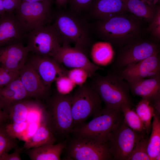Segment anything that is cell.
<instances>
[{
    "instance_id": "1",
    "label": "cell",
    "mask_w": 160,
    "mask_h": 160,
    "mask_svg": "<svg viewBox=\"0 0 160 160\" xmlns=\"http://www.w3.org/2000/svg\"><path fill=\"white\" fill-rule=\"evenodd\" d=\"M143 21L126 12L98 20L95 30L102 39L120 48L142 38Z\"/></svg>"
},
{
    "instance_id": "2",
    "label": "cell",
    "mask_w": 160,
    "mask_h": 160,
    "mask_svg": "<svg viewBox=\"0 0 160 160\" xmlns=\"http://www.w3.org/2000/svg\"><path fill=\"white\" fill-rule=\"evenodd\" d=\"M90 85L109 109L121 110L122 106L131 107L133 103L129 84L114 71L104 76L96 73L92 76Z\"/></svg>"
},
{
    "instance_id": "3",
    "label": "cell",
    "mask_w": 160,
    "mask_h": 160,
    "mask_svg": "<svg viewBox=\"0 0 160 160\" xmlns=\"http://www.w3.org/2000/svg\"><path fill=\"white\" fill-rule=\"evenodd\" d=\"M71 96L58 93L49 99L44 109L42 122L56 138L67 136L73 128Z\"/></svg>"
},
{
    "instance_id": "4",
    "label": "cell",
    "mask_w": 160,
    "mask_h": 160,
    "mask_svg": "<svg viewBox=\"0 0 160 160\" xmlns=\"http://www.w3.org/2000/svg\"><path fill=\"white\" fill-rule=\"evenodd\" d=\"M123 118L121 110L105 107L89 121L73 128L71 133L75 137L106 143L113 129Z\"/></svg>"
},
{
    "instance_id": "5",
    "label": "cell",
    "mask_w": 160,
    "mask_h": 160,
    "mask_svg": "<svg viewBox=\"0 0 160 160\" xmlns=\"http://www.w3.org/2000/svg\"><path fill=\"white\" fill-rule=\"evenodd\" d=\"M52 25L62 44L73 43L75 47L87 52L90 42L88 30L85 24L75 13L67 12L58 13Z\"/></svg>"
},
{
    "instance_id": "6",
    "label": "cell",
    "mask_w": 160,
    "mask_h": 160,
    "mask_svg": "<svg viewBox=\"0 0 160 160\" xmlns=\"http://www.w3.org/2000/svg\"><path fill=\"white\" fill-rule=\"evenodd\" d=\"M102 103L99 95L90 84L84 83L78 86L71 96L73 128L98 114L103 109Z\"/></svg>"
},
{
    "instance_id": "7",
    "label": "cell",
    "mask_w": 160,
    "mask_h": 160,
    "mask_svg": "<svg viewBox=\"0 0 160 160\" xmlns=\"http://www.w3.org/2000/svg\"><path fill=\"white\" fill-rule=\"evenodd\" d=\"M145 134L131 129L123 118L113 129L106 143L113 160H128L136 143Z\"/></svg>"
},
{
    "instance_id": "8",
    "label": "cell",
    "mask_w": 160,
    "mask_h": 160,
    "mask_svg": "<svg viewBox=\"0 0 160 160\" xmlns=\"http://www.w3.org/2000/svg\"><path fill=\"white\" fill-rule=\"evenodd\" d=\"M52 2L21 1L14 14L26 33L49 24L51 20Z\"/></svg>"
},
{
    "instance_id": "9",
    "label": "cell",
    "mask_w": 160,
    "mask_h": 160,
    "mask_svg": "<svg viewBox=\"0 0 160 160\" xmlns=\"http://www.w3.org/2000/svg\"><path fill=\"white\" fill-rule=\"evenodd\" d=\"M159 47L158 42L142 38L129 43L120 48L113 65V70L117 71L159 52Z\"/></svg>"
},
{
    "instance_id": "10",
    "label": "cell",
    "mask_w": 160,
    "mask_h": 160,
    "mask_svg": "<svg viewBox=\"0 0 160 160\" xmlns=\"http://www.w3.org/2000/svg\"><path fill=\"white\" fill-rule=\"evenodd\" d=\"M26 46L33 54L52 57L62 42L52 25L49 24L26 33Z\"/></svg>"
},
{
    "instance_id": "11",
    "label": "cell",
    "mask_w": 160,
    "mask_h": 160,
    "mask_svg": "<svg viewBox=\"0 0 160 160\" xmlns=\"http://www.w3.org/2000/svg\"><path fill=\"white\" fill-rule=\"evenodd\" d=\"M67 157L75 160H113L106 143L75 137L70 142Z\"/></svg>"
},
{
    "instance_id": "12",
    "label": "cell",
    "mask_w": 160,
    "mask_h": 160,
    "mask_svg": "<svg viewBox=\"0 0 160 160\" xmlns=\"http://www.w3.org/2000/svg\"><path fill=\"white\" fill-rule=\"evenodd\" d=\"M87 53L81 49L76 47H71L68 44H63L52 57L60 64H63L71 69H84L91 78L101 68L90 61Z\"/></svg>"
},
{
    "instance_id": "13",
    "label": "cell",
    "mask_w": 160,
    "mask_h": 160,
    "mask_svg": "<svg viewBox=\"0 0 160 160\" xmlns=\"http://www.w3.org/2000/svg\"><path fill=\"white\" fill-rule=\"evenodd\" d=\"M116 71L127 82L160 74L159 52L140 61L129 64Z\"/></svg>"
},
{
    "instance_id": "14",
    "label": "cell",
    "mask_w": 160,
    "mask_h": 160,
    "mask_svg": "<svg viewBox=\"0 0 160 160\" xmlns=\"http://www.w3.org/2000/svg\"><path fill=\"white\" fill-rule=\"evenodd\" d=\"M28 62L35 70L44 85L48 88L59 78L67 75V70L53 58L33 54Z\"/></svg>"
},
{
    "instance_id": "15",
    "label": "cell",
    "mask_w": 160,
    "mask_h": 160,
    "mask_svg": "<svg viewBox=\"0 0 160 160\" xmlns=\"http://www.w3.org/2000/svg\"><path fill=\"white\" fill-rule=\"evenodd\" d=\"M30 50L22 43L0 47V66L7 70L19 72L26 63Z\"/></svg>"
},
{
    "instance_id": "16",
    "label": "cell",
    "mask_w": 160,
    "mask_h": 160,
    "mask_svg": "<svg viewBox=\"0 0 160 160\" xmlns=\"http://www.w3.org/2000/svg\"><path fill=\"white\" fill-rule=\"evenodd\" d=\"M19 77L28 97L37 99L47 97L49 88L28 61L20 71Z\"/></svg>"
},
{
    "instance_id": "17",
    "label": "cell",
    "mask_w": 160,
    "mask_h": 160,
    "mask_svg": "<svg viewBox=\"0 0 160 160\" xmlns=\"http://www.w3.org/2000/svg\"><path fill=\"white\" fill-rule=\"evenodd\" d=\"M26 34L14 12H5L0 17V47L22 43Z\"/></svg>"
},
{
    "instance_id": "18",
    "label": "cell",
    "mask_w": 160,
    "mask_h": 160,
    "mask_svg": "<svg viewBox=\"0 0 160 160\" xmlns=\"http://www.w3.org/2000/svg\"><path fill=\"white\" fill-rule=\"evenodd\" d=\"M128 83L130 92L135 96L150 102L160 97V74Z\"/></svg>"
},
{
    "instance_id": "19",
    "label": "cell",
    "mask_w": 160,
    "mask_h": 160,
    "mask_svg": "<svg viewBox=\"0 0 160 160\" xmlns=\"http://www.w3.org/2000/svg\"><path fill=\"white\" fill-rule=\"evenodd\" d=\"M28 97L19 76L7 85L0 87V106L6 113L15 103Z\"/></svg>"
},
{
    "instance_id": "20",
    "label": "cell",
    "mask_w": 160,
    "mask_h": 160,
    "mask_svg": "<svg viewBox=\"0 0 160 160\" xmlns=\"http://www.w3.org/2000/svg\"><path fill=\"white\" fill-rule=\"evenodd\" d=\"M90 6L92 15L98 20L129 12L122 0H94Z\"/></svg>"
},
{
    "instance_id": "21",
    "label": "cell",
    "mask_w": 160,
    "mask_h": 160,
    "mask_svg": "<svg viewBox=\"0 0 160 160\" xmlns=\"http://www.w3.org/2000/svg\"><path fill=\"white\" fill-rule=\"evenodd\" d=\"M65 142L32 148L25 151L31 160H59L65 147Z\"/></svg>"
},
{
    "instance_id": "22",
    "label": "cell",
    "mask_w": 160,
    "mask_h": 160,
    "mask_svg": "<svg viewBox=\"0 0 160 160\" xmlns=\"http://www.w3.org/2000/svg\"><path fill=\"white\" fill-rule=\"evenodd\" d=\"M42 107L36 102L25 99L13 104L9 108L7 113L11 123H21L25 121L30 111Z\"/></svg>"
},
{
    "instance_id": "23",
    "label": "cell",
    "mask_w": 160,
    "mask_h": 160,
    "mask_svg": "<svg viewBox=\"0 0 160 160\" xmlns=\"http://www.w3.org/2000/svg\"><path fill=\"white\" fill-rule=\"evenodd\" d=\"M56 138L43 122L35 133L25 140L22 148L25 150L44 145L53 144Z\"/></svg>"
},
{
    "instance_id": "24",
    "label": "cell",
    "mask_w": 160,
    "mask_h": 160,
    "mask_svg": "<svg viewBox=\"0 0 160 160\" xmlns=\"http://www.w3.org/2000/svg\"><path fill=\"white\" fill-rule=\"evenodd\" d=\"M128 11L140 19L150 23L158 7L150 5L142 0H122Z\"/></svg>"
},
{
    "instance_id": "25",
    "label": "cell",
    "mask_w": 160,
    "mask_h": 160,
    "mask_svg": "<svg viewBox=\"0 0 160 160\" xmlns=\"http://www.w3.org/2000/svg\"><path fill=\"white\" fill-rule=\"evenodd\" d=\"M114 51L112 45L106 41H100L93 44L91 48L90 55L93 63L99 65H105L112 60Z\"/></svg>"
},
{
    "instance_id": "26",
    "label": "cell",
    "mask_w": 160,
    "mask_h": 160,
    "mask_svg": "<svg viewBox=\"0 0 160 160\" xmlns=\"http://www.w3.org/2000/svg\"><path fill=\"white\" fill-rule=\"evenodd\" d=\"M159 114L155 111L151 124L152 130L149 138L147 152L150 160H154L156 155L160 153V120Z\"/></svg>"
},
{
    "instance_id": "27",
    "label": "cell",
    "mask_w": 160,
    "mask_h": 160,
    "mask_svg": "<svg viewBox=\"0 0 160 160\" xmlns=\"http://www.w3.org/2000/svg\"><path fill=\"white\" fill-rule=\"evenodd\" d=\"M144 124L146 133L148 134L151 127V121L155 115L154 108L148 100L142 99L136 107L135 111Z\"/></svg>"
},
{
    "instance_id": "28",
    "label": "cell",
    "mask_w": 160,
    "mask_h": 160,
    "mask_svg": "<svg viewBox=\"0 0 160 160\" xmlns=\"http://www.w3.org/2000/svg\"><path fill=\"white\" fill-rule=\"evenodd\" d=\"M121 110L124 121L129 127L136 132L146 133L145 126L135 111L127 105L122 106Z\"/></svg>"
},
{
    "instance_id": "29",
    "label": "cell",
    "mask_w": 160,
    "mask_h": 160,
    "mask_svg": "<svg viewBox=\"0 0 160 160\" xmlns=\"http://www.w3.org/2000/svg\"><path fill=\"white\" fill-rule=\"evenodd\" d=\"M148 138L145 136L137 142L128 160H150L147 150Z\"/></svg>"
},
{
    "instance_id": "30",
    "label": "cell",
    "mask_w": 160,
    "mask_h": 160,
    "mask_svg": "<svg viewBox=\"0 0 160 160\" xmlns=\"http://www.w3.org/2000/svg\"><path fill=\"white\" fill-rule=\"evenodd\" d=\"M4 127H0V158L4 153H8L18 145L17 139L10 136Z\"/></svg>"
},
{
    "instance_id": "31",
    "label": "cell",
    "mask_w": 160,
    "mask_h": 160,
    "mask_svg": "<svg viewBox=\"0 0 160 160\" xmlns=\"http://www.w3.org/2000/svg\"><path fill=\"white\" fill-rule=\"evenodd\" d=\"M27 123L25 121L19 123H8L5 125L4 128L10 136L23 140H25V137L27 131Z\"/></svg>"
},
{
    "instance_id": "32",
    "label": "cell",
    "mask_w": 160,
    "mask_h": 160,
    "mask_svg": "<svg viewBox=\"0 0 160 160\" xmlns=\"http://www.w3.org/2000/svg\"><path fill=\"white\" fill-rule=\"evenodd\" d=\"M67 75L75 85L78 86L83 85L88 77H90L87 71L82 68H74L67 70Z\"/></svg>"
},
{
    "instance_id": "33",
    "label": "cell",
    "mask_w": 160,
    "mask_h": 160,
    "mask_svg": "<svg viewBox=\"0 0 160 160\" xmlns=\"http://www.w3.org/2000/svg\"><path fill=\"white\" fill-rule=\"evenodd\" d=\"M55 81L58 93L63 95L69 94L76 85L67 75L60 76Z\"/></svg>"
},
{
    "instance_id": "34",
    "label": "cell",
    "mask_w": 160,
    "mask_h": 160,
    "mask_svg": "<svg viewBox=\"0 0 160 160\" xmlns=\"http://www.w3.org/2000/svg\"><path fill=\"white\" fill-rule=\"evenodd\" d=\"M147 30L154 39V41L158 42L160 40V8L158 7L156 15L150 23Z\"/></svg>"
},
{
    "instance_id": "35",
    "label": "cell",
    "mask_w": 160,
    "mask_h": 160,
    "mask_svg": "<svg viewBox=\"0 0 160 160\" xmlns=\"http://www.w3.org/2000/svg\"><path fill=\"white\" fill-rule=\"evenodd\" d=\"M19 74V72L11 71L0 66V87L8 84L17 77Z\"/></svg>"
},
{
    "instance_id": "36",
    "label": "cell",
    "mask_w": 160,
    "mask_h": 160,
    "mask_svg": "<svg viewBox=\"0 0 160 160\" xmlns=\"http://www.w3.org/2000/svg\"><path fill=\"white\" fill-rule=\"evenodd\" d=\"M94 0H70L75 12H79L89 7Z\"/></svg>"
},
{
    "instance_id": "37",
    "label": "cell",
    "mask_w": 160,
    "mask_h": 160,
    "mask_svg": "<svg viewBox=\"0 0 160 160\" xmlns=\"http://www.w3.org/2000/svg\"><path fill=\"white\" fill-rule=\"evenodd\" d=\"M23 150L22 148L17 145L13 152L10 154L8 153H4L0 158V160H21L20 154Z\"/></svg>"
},
{
    "instance_id": "38",
    "label": "cell",
    "mask_w": 160,
    "mask_h": 160,
    "mask_svg": "<svg viewBox=\"0 0 160 160\" xmlns=\"http://www.w3.org/2000/svg\"><path fill=\"white\" fill-rule=\"evenodd\" d=\"M6 12H14L22 0H2Z\"/></svg>"
},
{
    "instance_id": "39",
    "label": "cell",
    "mask_w": 160,
    "mask_h": 160,
    "mask_svg": "<svg viewBox=\"0 0 160 160\" xmlns=\"http://www.w3.org/2000/svg\"><path fill=\"white\" fill-rule=\"evenodd\" d=\"M8 120L7 114L0 106V127H4Z\"/></svg>"
},
{
    "instance_id": "40",
    "label": "cell",
    "mask_w": 160,
    "mask_h": 160,
    "mask_svg": "<svg viewBox=\"0 0 160 160\" xmlns=\"http://www.w3.org/2000/svg\"><path fill=\"white\" fill-rule=\"evenodd\" d=\"M148 4L153 6H156V4L160 1V0H142Z\"/></svg>"
},
{
    "instance_id": "41",
    "label": "cell",
    "mask_w": 160,
    "mask_h": 160,
    "mask_svg": "<svg viewBox=\"0 0 160 160\" xmlns=\"http://www.w3.org/2000/svg\"><path fill=\"white\" fill-rule=\"evenodd\" d=\"M5 12L3 6V0H0V17L3 15Z\"/></svg>"
},
{
    "instance_id": "42",
    "label": "cell",
    "mask_w": 160,
    "mask_h": 160,
    "mask_svg": "<svg viewBox=\"0 0 160 160\" xmlns=\"http://www.w3.org/2000/svg\"><path fill=\"white\" fill-rule=\"evenodd\" d=\"M68 1V0H55L57 4L60 7L65 5Z\"/></svg>"
},
{
    "instance_id": "43",
    "label": "cell",
    "mask_w": 160,
    "mask_h": 160,
    "mask_svg": "<svg viewBox=\"0 0 160 160\" xmlns=\"http://www.w3.org/2000/svg\"><path fill=\"white\" fill-rule=\"evenodd\" d=\"M22 1L29 2L48 1L52 2V0H22Z\"/></svg>"
},
{
    "instance_id": "44",
    "label": "cell",
    "mask_w": 160,
    "mask_h": 160,
    "mask_svg": "<svg viewBox=\"0 0 160 160\" xmlns=\"http://www.w3.org/2000/svg\"><path fill=\"white\" fill-rule=\"evenodd\" d=\"M160 160V153H159L155 157L154 160Z\"/></svg>"
}]
</instances>
